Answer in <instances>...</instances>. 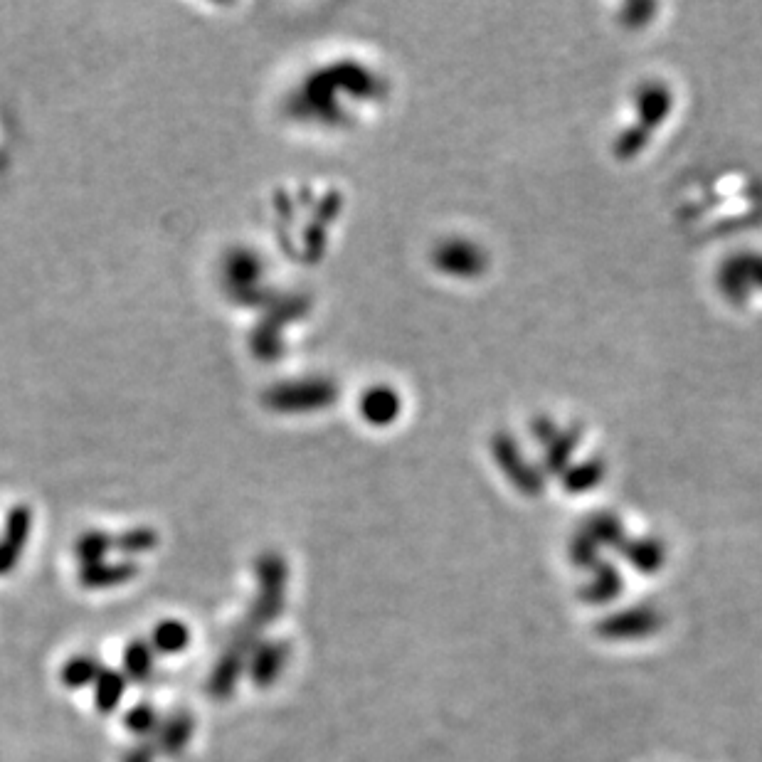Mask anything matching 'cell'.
<instances>
[{
    "instance_id": "6da1fadb",
    "label": "cell",
    "mask_w": 762,
    "mask_h": 762,
    "mask_svg": "<svg viewBox=\"0 0 762 762\" xmlns=\"http://www.w3.org/2000/svg\"><path fill=\"white\" fill-rule=\"evenodd\" d=\"M30 523H33V516H30L28 506H15L13 511L8 513L5 536L3 541H0V575L10 573V570L15 568V563L20 560V553H23L25 543H28Z\"/></svg>"
},
{
    "instance_id": "7a4b0ae2",
    "label": "cell",
    "mask_w": 762,
    "mask_h": 762,
    "mask_svg": "<svg viewBox=\"0 0 762 762\" xmlns=\"http://www.w3.org/2000/svg\"><path fill=\"white\" fill-rule=\"evenodd\" d=\"M259 279V262L252 252L237 250L230 254L225 262V282L227 291L235 294V299L245 301V304H254V284Z\"/></svg>"
},
{
    "instance_id": "3957f363",
    "label": "cell",
    "mask_w": 762,
    "mask_h": 762,
    "mask_svg": "<svg viewBox=\"0 0 762 762\" xmlns=\"http://www.w3.org/2000/svg\"><path fill=\"white\" fill-rule=\"evenodd\" d=\"M136 575V565L131 563H99L92 565H82V580L84 587H111V585H121V582L131 580Z\"/></svg>"
},
{
    "instance_id": "277c9868",
    "label": "cell",
    "mask_w": 762,
    "mask_h": 762,
    "mask_svg": "<svg viewBox=\"0 0 762 762\" xmlns=\"http://www.w3.org/2000/svg\"><path fill=\"white\" fill-rule=\"evenodd\" d=\"M124 676L119 674V671H109V669H102L99 671L97 681H94V701H97V708L99 711L109 713L114 711L116 706H119L121 696H124Z\"/></svg>"
},
{
    "instance_id": "5b68a950",
    "label": "cell",
    "mask_w": 762,
    "mask_h": 762,
    "mask_svg": "<svg viewBox=\"0 0 762 762\" xmlns=\"http://www.w3.org/2000/svg\"><path fill=\"white\" fill-rule=\"evenodd\" d=\"M190 644V632L183 622H161L151 637V647L161 654H178Z\"/></svg>"
},
{
    "instance_id": "8992f818",
    "label": "cell",
    "mask_w": 762,
    "mask_h": 762,
    "mask_svg": "<svg viewBox=\"0 0 762 762\" xmlns=\"http://www.w3.org/2000/svg\"><path fill=\"white\" fill-rule=\"evenodd\" d=\"M190 735H193V721L188 716H176L158 730V745L168 755H178L188 745Z\"/></svg>"
},
{
    "instance_id": "52a82bcc",
    "label": "cell",
    "mask_w": 762,
    "mask_h": 762,
    "mask_svg": "<svg viewBox=\"0 0 762 762\" xmlns=\"http://www.w3.org/2000/svg\"><path fill=\"white\" fill-rule=\"evenodd\" d=\"M99 661L92 659V656L82 654V656H74V659H70L65 664V669H62V681H65L70 689H79V686H87V684H94L99 676Z\"/></svg>"
},
{
    "instance_id": "ba28073f",
    "label": "cell",
    "mask_w": 762,
    "mask_h": 762,
    "mask_svg": "<svg viewBox=\"0 0 762 762\" xmlns=\"http://www.w3.org/2000/svg\"><path fill=\"white\" fill-rule=\"evenodd\" d=\"M111 548H114V538H109L107 533H99V531L84 533V536L77 541V555L84 565L99 563V560H102Z\"/></svg>"
},
{
    "instance_id": "9c48e42d",
    "label": "cell",
    "mask_w": 762,
    "mask_h": 762,
    "mask_svg": "<svg viewBox=\"0 0 762 762\" xmlns=\"http://www.w3.org/2000/svg\"><path fill=\"white\" fill-rule=\"evenodd\" d=\"M124 666L126 671H129L131 679L136 681H144L148 674L153 671V652L151 647L144 642H134L129 649H126L124 654Z\"/></svg>"
},
{
    "instance_id": "30bf717a",
    "label": "cell",
    "mask_w": 762,
    "mask_h": 762,
    "mask_svg": "<svg viewBox=\"0 0 762 762\" xmlns=\"http://www.w3.org/2000/svg\"><path fill=\"white\" fill-rule=\"evenodd\" d=\"M279 652L274 647H262L257 654H254V661L250 664V674L257 684H269V681L277 676L279 661H277Z\"/></svg>"
},
{
    "instance_id": "8fae6325",
    "label": "cell",
    "mask_w": 762,
    "mask_h": 762,
    "mask_svg": "<svg viewBox=\"0 0 762 762\" xmlns=\"http://www.w3.org/2000/svg\"><path fill=\"white\" fill-rule=\"evenodd\" d=\"M114 545L124 553H146V550L156 548L158 536L151 528H136V531L124 533L121 538H114Z\"/></svg>"
},
{
    "instance_id": "7c38bea8",
    "label": "cell",
    "mask_w": 762,
    "mask_h": 762,
    "mask_svg": "<svg viewBox=\"0 0 762 762\" xmlns=\"http://www.w3.org/2000/svg\"><path fill=\"white\" fill-rule=\"evenodd\" d=\"M126 726L134 730V733H148V730L156 726V713L148 706H139L126 716Z\"/></svg>"
},
{
    "instance_id": "4fadbf2b",
    "label": "cell",
    "mask_w": 762,
    "mask_h": 762,
    "mask_svg": "<svg viewBox=\"0 0 762 762\" xmlns=\"http://www.w3.org/2000/svg\"><path fill=\"white\" fill-rule=\"evenodd\" d=\"M126 762H153L151 755H144V753H131L129 758H126Z\"/></svg>"
}]
</instances>
